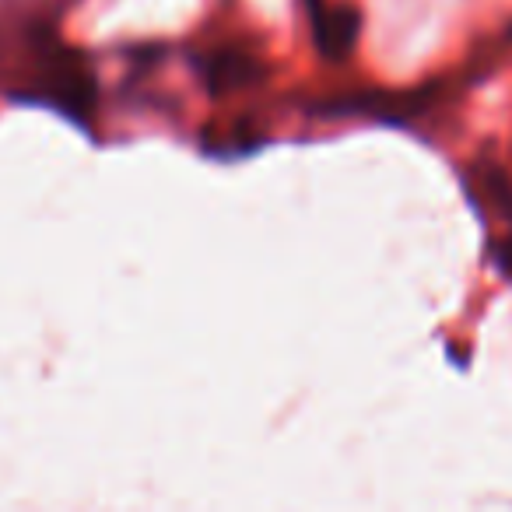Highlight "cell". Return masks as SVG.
I'll return each instance as SVG.
<instances>
[{
    "mask_svg": "<svg viewBox=\"0 0 512 512\" xmlns=\"http://www.w3.org/2000/svg\"><path fill=\"white\" fill-rule=\"evenodd\" d=\"M15 99L39 102L74 123H88L95 109V74L78 50H67L53 36L36 39V74L29 88H18Z\"/></svg>",
    "mask_w": 512,
    "mask_h": 512,
    "instance_id": "obj_1",
    "label": "cell"
},
{
    "mask_svg": "<svg viewBox=\"0 0 512 512\" xmlns=\"http://www.w3.org/2000/svg\"><path fill=\"white\" fill-rule=\"evenodd\" d=\"M358 25H362V18L348 4H320V8H313L316 50L327 60H344L355 50Z\"/></svg>",
    "mask_w": 512,
    "mask_h": 512,
    "instance_id": "obj_2",
    "label": "cell"
},
{
    "mask_svg": "<svg viewBox=\"0 0 512 512\" xmlns=\"http://www.w3.org/2000/svg\"><path fill=\"white\" fill-rule=\"evenodd\" d=\"M200 71H204L207 88L221 95V92H235V88L260 78V60H256L253 53L239 50V46H225V50L207 53Z\"/></svg>",
    "mask_w": 512,
    "mask_h": 512,
    "instance_id": "obj_3",
    "label": "cell"
},
{
    "mask_svg": "<svg viewBox=\"0 0 512 512\" xmlns=\"http://www.w3.org/2000/svg\"><path fill=\"white\" fill-rule=\"evenodd\" d=\"M467 190H470V200H474L477 207H484L488 214L512 218V183L502 169H495V165H477V169H470Z\"/></svg>",
    "mask_w": 512,
    "mask_h": 512,
    "instance_id": "obj_4",
    "label": "cell"
},
{
    "mask_svg": "<svg viewBox=\"0 0 512 512\" xmlns=\"http://www.w3.org/2000/svg\"><path fill=\"white\" fill-rule=\"evenodd\" d=\"M491 260H495V267L505 278H512V232L502 242H491Z\"/></svg>",
    "mask_w": 512,
    "mask_h": 512,
    "instance_id": "obj_5",
    "label": "cell"
}]
</instances>
